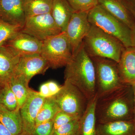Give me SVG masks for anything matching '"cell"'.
<instances>
[{
  "label": "cell",
  "instance_id": "obj_31",
  "mask_svg": "<svg viewBox=\"0 0 135 135\" xmlns=\"http://www.w3.org/2000/svg\"><path fill=\"white\" fill-rule=\"evenodd\" d=\"M38 92L40 96L44 98L51 97L46 82L41 85Z\"/></svg>",
  "mask_w": 135,
  "mask_h": 135
},
{
  "label": "cell",
  "instance_id": "obj_20",
  "mask_svg": "<svg viewBox=\"0 0 135 135\" xmlns=\"http://www.w3.org/2000/svg\"><path fill=\"white\" fill-rule=\"evenodd\" d=\"M0 122L13 135H18L23 132L20 109L10 111L0 104Z\"/></svg>",
  "mask_w": 135,
  "mask_h": 135
},
{
  "label": "cell",
  "instance_id": "obj_25",
  "mask_svg": "<svg viewBox=\"0 0 135 135\" xmlns=\"http://www.w3.org/2000/svg\"><path fill=\"white\" fill-rule=\"evenodd\" d=\"M19 26L11 24L0 18V47L22 31Z\"/></svg>",
  "mask_w": 135,
  "mask_h": 135
},
{
  "label": "cell",
  "instance_id": "obj_37",
  "mask_svg": "<svg viewBox=\"0 0 135 135\" xmlns=\"http://www.w3.org/2000/svg\"><path fill=\"white\" fill-rule=\"evenodd\" d=\"M2 88V86L0 85V91H1V89Z\"/></svg>",
  "mask_w": 135,
  "mask_h": 135
},
{
  "label": "cell",
  "instance_id": "obj_30",
  "mask_svg": "<svg viewBox=\"0 0 135 135\" xmlns=\"http://www.w3.org/2000/svg\"><path fill=\"white\" fill-rule=\"evenodd\" d=\"M50 94V97H53L56 95L61 89V86L54 81H49L46 82Z\"/></svg>",
  "mask_w": 135,
  "mask_h": 135
},
{
  "label": "cell",
  "instance_id": "obj_33",
  "mask_svg": "<svg viewBox=\"0 0 135 135\" xmlns=\"http://www.w3.org/2000/svg\"><path fill=\"white\" fill-rule=\"evenodd\" d=\"M0 135H13L0 122Z\"/></svg>",
  "mask_w": 135,
  "mask_h": 135
},
{
  "label": "cell",
  "instance_id": "obj_23",
  "mask_svg": "<svg viewBox=\"0 0 135 135\" xmlns=\"http://www.w3.org/2000/svg\"><path fill=\"white\" fill-rule=\"evenodd\" d=\"M9 84L16 97L20 109L33 90L29 87V84L15 77L12 78Z\"/></svg>",
  "mask_w": 135,
  "mask_h": 135
},
{
  "label": "cell",
  "instance_id": "obj_35",
  "mask_svg": "<svg viewBox=\"0 0 135 135\" xmlns=\"http://www.w3.org/2000/svg\"><path fill=\"white\" fill-rule=\"evenodd\" d=\"M132 88H133V94H134V123L135 126V83L132 84Z\"/></svg>",
  "mask_w": 135,
  "mask_h": 135
},
{
  "label": "cell",
  "instance_id": "obj_34",
  "mask_svg": "<svg viewBox=\"0 0 135 135\" xmlns=\"http://www.w3.org/2000/svg\"><path fill=\"white\" fill-rule=\"evenodd\" d=\"M131 38L132 46L135 47V23L133 29H131Z\"/></svg>",
  "mask_w": 135,
  "mask_h": 135
},
{
  "label": "cell",
  "instance_id": "obj_19",
  "mask_svg": "<svg viewBox=\"0 0 135 135\" xmlns=\"http://www.w3.org/2000/svg\"><path fill=\"white\" fill-rule=\"evenodd\" d=\"M74 12L67 0H53L51 14L62 32L65 31Z\"/></svg>",
  "mask_w": 135,
  "mask_h": 135
},
{
  "label": "cell",
  "instance_id": "obj_3",
  "mask_svg": "<svg viewBox=\"0 0 135 135\" xmlns=\"http://www.w3.org/2000/svg\"><path fill=\"white\" fill-rule=\"evenodd\" d=\"M82 44L90 57L108 59L117 63L126 48L118 39L92 25Z\"/></svg>",
  "mask_w": 135,
  "mask_h": 135
},
{
  "label": "cell",
  "instance_id": "obj_12",
  "mask_svg": "<svg viewBox=\"0 0 135 135\" xmlns=\"http://www.w3.org/2000/svg\"><path fill=\"white\" fill-rule=\"evenodd\" d=\"M45 98L40 96L38 92L33 90L20 109L23 132L32 135L36 126V117Z\"/></svg>",
  "mask_w": 135,
  "mask_h": 135
},
{
  "label": "cell",
  "instance_id": "obj_8",
  "mask_svg": "<svg viewBox=\"0 0 135 135\" xmlns=\"http://www.w3.org/2000/svg\"><path fill=\"white\" fill-rule=\"evenodd\" d=\"M21 31L42 41L62 32L51 13L26 18Z\"/></svg>",
  "mask_w": 135,
  "mask_h": 135
},
{
  "label": "cell",
  "instance_id": "obj_11",
  "mask_svg": "<svg viewBox=\"0 0 135 135\" xmlns=\"http://www.w3.org/2000/svg\"><path fill=\"white\" fill-rule=\"evenodd\" d=\"M43 41L27 34L19 32L4 46L20 57L40 55Z\"/></svg>",
  "mask_w": 135,
  "mask_h": 135
},
{
  "label": "cell",
  "instance_id": "obj_10",
  "mask_svg": "<svg viewBox=\"0 0 135 135\" xmlns=\"http://www.w3.org/2000/svg\"><path fill=\"white\" fill-rule=\"evenodd\" d=\"M49 68L47 61L40 55L21 57L14 77L29 84L34 76L44 75Z\"/></svg>",
  "mask_w": 135,
  "mask_h": 135
},
{
  "label": "cell",
  "instance_id": "obj_21",
  "mask_svg": "<svg viewBox=\"0 0 135 135\" xmlns=\"http://www.w3.org/2000/svg\"><path fill=\"white\" fill-rule=\"evenodd\" d=\"M53 0H25L24 9L26 18L50 14Z\"/></svg>",
  "mask_w": 135,
  "mask_h": 135
},
{
  "label": "cell",
  "instance_id": "obj_26",
  "mask_svg": "<svg viewBox=\"0 0 135 135\" xmlns=\"http://www.w3.org/2000/svg\"><path fill=\"white\" fill-rule=\"evenodd\" d=\"M74 12H88L98 4V0H67Z\"/></svg>",
  "mask_w": 135,
  "mask_h": 135
},
{
  "label": "cell",
  "instance_id": "obj_2",
  "mask_svg": "<svg viewBox=\"0 0 135 135\" xmlns=\"http://www.w3.org/2000/svg\"><path fill=\"white\" fill-rule=\"evenodd\" d=\"M65 67V81L78 88L89 100L95 95V66L82 43Z\"/></svg>",
  "mask_w": 135,
  "mask_h": 135
},
{
  "label": "cell",
  "instance_id": "obj_18",
  "mask_svg": "<svg viewBox=\"0 0 135 135\" xmlns=\"http://www.w3.org/2000/svg\"><path fill=\"white\" fill-rule=\"evenodd\" d=\"M97 135H135L134 120L97 123Z\"/></svg>",
  "mask_w": 135,
  "mask_h": 135
},
{
  "label": "cell",
  "instance_id": "obj_17",
  "mask_svg": "<svg viewBox=\"0 0 135 135\" xmlns=\"http://www.w3.org/2000/svg\"><path fill=\"white\" fill-rule=\"evenodd\" d=\"M97 98L96 94L89 100L86 108L80 118L77 135H97L96 106Z\"/></svg>",
  "mask_w": 135,
  "mask_h": 135
},
{
  "label": "cell",
  "instance_id": "obj_32",
  "mask_svg": "<svg viewBox=\"0 0 135 135\" xmlns=\"http://www.w3.org/2000/svg\"><path fill=\"white\" fill-rule=\"evenodd\" d=\"M135 18V0H121Z\"/></svg>",
  "mask_w": 135,
  "mask_h": 135
},
{
  "label": "cell",
  "instance_id": "obj_29",
  "mask_svg": "<svg viewBox=\"0 0 135 135\" xmlns=\"http://www.w3.org/2000/svg\"><path fill=\"white\" fill-rule=\"evenodd\" d=\"M54 131L53 120H51L35 126L32 135H53Z\"/></svg>",
  "mask_w": 135,
  "mask_h": 135
},
{
  "label": "cell",
  "instance_id": "obj_28",
  "mask_svg": "<svg viewBox=\"0 0 135 135\" xmlns=\"http://www.w3.org/2000/svg\"><path fill=\"white\" fill-rule=\"evenodd\" d=\"M77 118H79L66 113L63 111H59L56 114L53 119L54 130Z\"/></svg>",
  "mask_w": 135,
  "mask_h": 135
},
{
  "label": "cell",
  "instance_id": "obj_5",
  "mask_svg": "<svg viewBox=\"0 0 135 135\" xmlns=\"http://www.w3.org/2000/svg\"><path fill=\"white\" fill-rule=\"evenodd\" d=\"M95 72L96 91L100 97L115 90L125 84L121 79L117 63L102 57H91Z\"/></svg>",
  "mask_w": 135,
  "mask_h": 135
},
{
  "label": "cell",
  "instance_id": "obj_16",
  "mask_svg": "<svg viewBox=\"0 0 135 135\" xmlns=\"http://www.w3.org/2000/svg\"><path fill=\"white\" fill-rule=\"evenodd\" d=\"M102 6L112 16L123 22L131 29L135 23V18L121 0H98Z\"/></svg>",
  "mask_w": 135,
  "mask_h": 135
},
{
  "label": "cell",
  "instance_id": "obj_36",
  "mask_svg": "<svg viewBox=\"0 0 135 135\" xmlns=\"http://www.w3.org/2000/svg\"><path fill=\"white\" fill-rule=\"evenodd\" d=\"M18 135H32L31 134H27V133H24V132H22L21 134H19Z\"/></svg>",
  "mask_w": 135,
  "mask_h": 135
},
{
  "label": "cell",
  "instance_id": "obj_15",
  "mask_svg": "<svg viewBox=\"0 0 135 135\" xmlns=\"http://www.w3.org/2000/svg\"><path fill=\"white\" fill-rule=\"evenodd\" d=\"M118 72L124 84L135 83V47L125 48L117 63Z\"/></svg>",
  "mask_w": 135,
  "mask_h": 135
},
{
  "label": "cell",
  "instance_id": "obj_9",
  "mask_svg": "<svg viewBox=\"0 0 135 135\" xmlns=\"http://www.w3.org/2000/svg\"><path fill=\"white\" fill-rule=\"evenodd\" d=\"M87 12L73 13L65 31L73 54L75 53L82 44L91 27Z\"/></svg>",
  "mask_w": 135,
  "mask_h": 135
},
{
  "label": "cell",
  "instance_id": "obj_14",
  "mask_svg": "<svg viewBox=\"0 0 135 135\" xmlns=\"http://www.w3.org/2000/svg\"><path fill=\"white\" fill-rule=\"evenodd\" d=\"M21 57L6 46L0 47V85L9 84Z\"/></svg>",
  "mask_w": 135,
  "mask_h": 135
},
{
  "label": "cell",
  "instance_id": "obj_4",
  "mask_svg": "<svg viewBox=\"0 0 135 135\" xmlns=\"http://www.w3.org/2000/svg\"><path fill=\"white\" fill-rule=\"evenodd\" d=\"M88 18L91 25L118 39L125 47L132 46L131 29L99 4L88 12Z\"/></svg>",
  "mask_w": 135,
  "mask_h": 135
},
{
  "label": "cell",
  "instance_id": "obj_6",
  "mask_svg": "<svg viewBox=\"0 0 135 135\" xmlns=\"http://www.w3.org/2000/svg\"><path fill=\"white\" fill-rule=\"evenodd\" d=\"M40 55L52 69L65 66L72 58L73 54L65 32L44 41Z\"/></svg>",
  "mask_w": 135,
  "mask_h": 135
},
{
  "label": "cell",
  "instance_id": "obj_22",
  "mask_svg": "<svg viewBox=\"0 0 135 135\" xmlns=\"http://www.w3.org/2000/svg\"><path fill=\"white\" fill-rule=\"evenodd\" d=\"M59 110L53 97L45 98L36 117V126L46 122L53 120L56 114Z\"/></svg>",
  "mask_w": 135,
  "mask_h": 135
},
{
  "label": "cell",
  "instance_id": "obj_13",
  "mask_svg": "<svg viewBox=\"0 0 135 135\" xmlns=\"http://www.w3.org/2000/svg\"><path fill=\"white\" fill-rule=\"evenodd\" d=\"M24 3L25 0H0V18L22 28L26 19Z\"/></svg>",
  "mask_w": 135,
  "mask_h": 135
},
{
  "label": "cell",
  "instance_id": "obj_24",
  "mask_svg": "<svg viewBox=\"0 0 135 135\" xmlns=\"http://www.w3.org/2000/svg\"><path fill=\"white\" fill-rule=\"evenodd\" d=\"M0 104L10 111L20 109L16 97L9 84L2 86L1 89Z\"/></svg>",
  "mask_w": 135,
  "mask_h": 135
},
{
  "label": "cell",
  "instance_id": "obj_7",
  "mask_svg": "<svg viewBox=\"0 0 135 135\" xmlns=\"http://www.w3.org/2000/svg\"><path fill=\"white\" fill-rule=\"evenodd\" d=\"M53 97L60 110L79 118L84 113L88 103V99L78 88L66 81Z\"/></svg>",
  "mask_w": 135,
  "mask_h": 135
},
{
  "label": "cell",
  "instance_id": "obj_1",
  "mask_svg": "<svg viewBox=\"0 0 135 135\" xmlns=\"http://www.w3.org/2000/svg\"><path fill=\"white\" fill-rule=\"evenodd\" d=\"M96 115L97 123L134 119V98L132 85L125 84L98 97Z\"/></svg>",
  "mask_w": 135,
  "mask_h": 135
},
{
  "label": "cell",
  "instance_id": "obj_27",
  "mask_svg": "<svg viewBox=\"0 0 135 135\" xmlns=\"http://www.w3.org/2000/svg\"><path fill=\"white\" fill-rule=\"evenodd\" d=\"M80 118L74 120L55 129L53 135H77L79 128Z\"/></svg>",
  "mask_w": 135,
  "mask_h": 135
}]
</instances>
